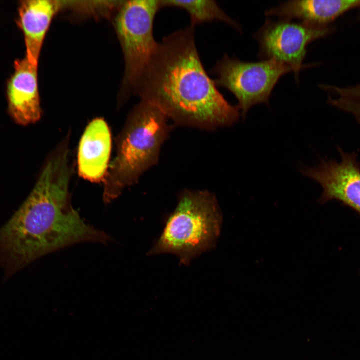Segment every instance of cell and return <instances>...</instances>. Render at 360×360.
Wrapping results in <instances>:
<instances>
[{"mask_svg": "<svg viewBox=\"0 0 360 360\" xmlns=\"http://www.w3.org/2000/svg\"><path fill=\"white\" fill-rule=\"evenodd\" d=\"M341 160H322L314 167L302 166L301 174L321 185L323 192L318 199L320 204L336 200L360 215V163L354 152L338 148Z\"/></svg>", "mask_w": 360, "mask_h": 360, "instance_id": "obj_8", "label": "cell"}, {"mask_svg": "<svg viewBox=\"0 0 360 360\" xmlns=\"http://www.w3.org/2000/svg\"><path fill=\"white\" fill-rule=\"evenodd\" d=\"M14 72L6 88L8 112L17 124H34L42 116L38 90V66L24 57L14 62Z\"/></svg>", "mask_w": 360, "mask_h": 360, "instance_id": "obj_9", "label": "cell"}, {"mask_svg": "<svg viewBox=\"0 0 360 360\" xmlns=\"http://www.w3.org/2000/svg\"><path fill=\"white\" fill-rule=\"evenodd\" d=\"M68 145L62 142L48 156L26 200L0 229V258L14 268L75 244L111 240L70 204Z\"/></svg>", "mask_w": 360, "mask_h": 360, "instance_id": "obj_1", "label": "cell"}, {"mask_svg": "<svg viewBox=\"0 0 360 360\" xmlns=\"http://www.w3.org/2000/svg\"><path fill=\"white\" fill-rule=\"evenodd\" d=\"M204 67L190 25L164 36L134 90L140 100L158 108L176 124L212 130L239 120Z\"/></svg>", "mask_w": 360, "mask_h": 360, "instance_id": "obj_2", "label": "cell"}, {"mask_svg": "<svg viewBox=\"0 0 360 360\" xmlns=\"http://www.w3.org/2000/svg\"><path fill=\"white\" fill-rule=\"evenodd\" d=\"M168 120L158 108L145 100H140L132 110L116 140V154L104 181L106 204L116 199L157 164L172 130Z\"/></svg>", "mask_w": 360, "mask_h": 360, "instance_id": "obj_3", "label": "cell"}, {"mask_svg": "<svg viewBox=\"0 0 360 360\" xmlns=\"http://www.w3.org/2000/svg\"><path fill=\"white\" fill-rule=\"evenodd\" d=\"M111 134L102 118L92 120L80 138L78 151V170L80 176L92 182H104L109 166Z\"/></svg>", "mask_w": 360, "mask_h": 360, "instance_id": "obj_10", "label": "cell"}, {"mask_svg": "<svg viewBox=\"0 0 360 360\" xmlns=\"http://www.w3.org/2000/svg\"><path fill=\"white\" fill-rule=\"evenodd\" d=\"M292 71L289 66L273 60L247 62L227 54L217 61L212 70L216 76V85L228 90L238 100L243 120L254 106L268 104L272 92L279 78Z\"/></svg>", "mask_w": 360, "mask_h": 360, "instance_id": "obj_5", "label": "cell"}, {"mask_svg": "<svg viewBox=\"0 0 360 360\" xmlns=\"http://www.w3.org/2000/svg\"><path fill=\"white\" fill-rule=\"evenodd\" d=\"M54 0H24L18 6V24L22 30L26 47V58L38 66L39 57L51 22L60 8Z\"/></svg>", "mask_w": 360, "mask_h": 360, "instance_id": "obj_11", "label": "cell"}, {"mask_svg": "<svg viewBox=\"0 0 360 360\" xmlns=\"http://www.w3.org/2000/svg\"><path fill=\"white\" fill-rule=\"evenodd\" d=\"M358 7H360V0H288L267 10L265 14L280 20L297 18L310 25L328 26L338 16Z\"/></svg>", "mask_w": 360, "mask_h": 360, "instance_id": "obj_12", "label": "cell"}, {"mask_svg": "<svg viewBox=\"0 0 360 360\" xmlns=\"http://www.w3.org/2000/svg\"><path fill=\"white\" fill-rule=\"evenodd\" d=\"M162 8L172 6L186 11L190 18V25L213 21H220L240 30L241 28L235 20L228 16L213 0H160Z\"/></svg>", "mask_w": 360, "mask_h": 360, "instance_id": "obj_13", "label": "cell"}, {"mask_svg": "<svg viewBox=\"0 0 360 360\" xmlns=\"http://www.w3.org/2000/svg\"><path fill=\"white\" fill-rule=\"evenodd\" d=\"M160 0H133L122 4L116 16V27L125 61L124 84L134 90L158 42L153 34Z\"/></svg>", "mask_w": 360, "mask_h": 360, "instance_id": "obj_6", "label": "cell"}, {"mask_svg": "<svg viewBox=\"0 0 360 360\" xmlns=\"http://www.w3.org/2000/svg\"><path fill=\"white\" fill-rule=\"evenodd\" d=\"M222 218L218 200L212 192L184 190L149 254L171 253L178 256L181 262L188 264L216 244Z\"/></svg>", "mask_w": 360, "mask_h": 360, "instance_id": "obj_4", "label": "cell"}, {"mask_svg": "<svg viewBox=\"0 0 360 360\" xmlns=\"http://www.w3.org/2000/svg\"><path fill=\"white\" fill-rule=\"evenodd\" d=\"M332 28L290 20L268 19L254 36L259 44L258 56L290 66L298 80L300 70L312 64H303L306 46L312 42L329 34Z\"/></svg>", "mask_w": 360, "mask_h": 360, "instance_id": "obj_7", "label": "cell"}]
</instances>
